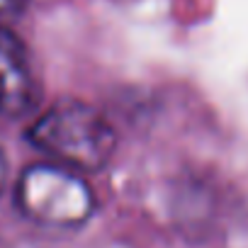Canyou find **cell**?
Instances as JSON below:
<instances>
[{"label":"cell","mask_w":248,"mask_h":248,"mask_svg":"<svg viewBox=\"0 0 248 248\" xmlns=\"http://www.w3.org/2000/svg\"><path fill=\"white\" fill-rule=\"evenodd\" d=\"M34 149L73 170L95 173L105 168L117 149L112 124L80 100H59L27 129Z\"/></svg>","instance_id":"1"},{"label":"cell","mask_w":248,"mask_h":248,"mask_svg":"<svg viewBox=\"0 0 248 248\" xmlns=\"http://www.w3.org/2000/svg\"><path fill=\"white\" fill-rule=\"evenodd\" d=\"M15 204L22 217L54 229H76L93 217L90 185L61 163H34L20 173Z\"/></svg>","instance_id":"2"},{"label":"cell","mask_w":248,"mask_h":248,"mask_svg":"<svg viewBox=\"0 0 248 248\" xmlns=\"http://www.w3.org/2000/svg\"><path fill=\"white\" fill-rule=\"evenodd\" d=\"M39 102L42 83L27 44L13 30L0 27V114L20 119L32 114Z\"/></svg>","instance_id":"3"},{"label":"cell","mask_w":248,"mask_h":248,"mask_svg":"<svg viewBox=\"0 0 248 248\" xmlns=\"http://www.w3.org/2000/svg\"><path fill=\"white\" fill-rule=\"evenodd\" d=\"M27 8V0H0V17H15Z\"/></svg>","instance_id":"4"},{"label":"cell","mask_w":248,"mask_h":248,"mask_svg":"<svg viewBox=\"0 0 248 248\" xmlns=\"http://www.w3.org/2000/svg\"><path fill=\"white\" fill-rule=\"evenodd\" d=\"M5 158H3V154H0V192H3V185H5Z\"/></svg>","instance_id":"5"}]
</instances>
